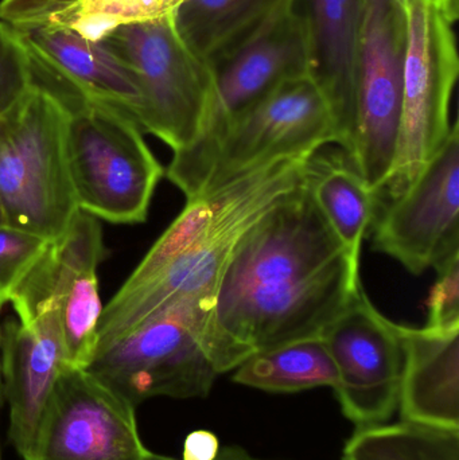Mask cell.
Masks as SVG:
<instances>
[{
    "label": "cell",
    "instance_id": "1",
    "mask_svg": "<svg viewBox=\"0 0 459 460\" xmlns=\"http://www.w3.org/2000/svg\"><path fill=\"white\" fill-rule=\"evenodd\" d=\"M361 284L360 261L329 228L304 183L237 243L216 292V321L251 357L321 337Z\"/></svg>",
    "mask_w": 459,
    "mask_h": 460
},
{
    "label": "cell",
    "instance_id": "2",
    "mask_svg": "<svg viewBox=\"0 0 459 460\" xmlns=\"http://www.w3.org/2000/svg\"><path fill=\"white\" fill-rule=\"evenodd\" d=\"M216 295L164 305L94 354L86 372L129 404L207 397L216 378L248 358L218 327Z\"/></svg>",
    "mask_w": 459,
    "mask_h": 460
},
{
    "label": "cell",
    "instance_id": "3",
    "mask_svg": "<svg viewBox=\"0 0 459 460\" xmlns=\"http://www.w3.org/2000/svg\"><path fill=\"white\" fill-rule=\"evenodd\" d=\"M66 126L64 102L37 81L0 116V204L7 226L54 240L80 210Z\"/></svg>",
    "mask_w": 459,
    "mask_h": 460
},
{
    "label": "cell",
    "instance_id": "4",
    "mask_svg": "<svg viewBox=\"0 0 459 460\" xmlns=\"http://www.w3.org/2000/svg\"><path fill=\"white\" fill-rule=\"evenodd\" d=\"M53 93L67 111V162L78 209L108 223H145L164 170L137 121L110 105Z\"/></svg>",
    "mask_w": 459,
    "mask_h": 460
},
{
    "label": "cell",
    "instance_id": "5",
    "mask_svg": "<svg viewBox=\"0 0 459 460\" xmlns=\"http://www.w3.org/2000/svg\"><path fill=\"white\" fill-rule=\"evenodd\" d=\"M213 70L215 85L199 137L174 153L166 172L186 199L201 193L213 153L232 123L283 81L309 73L299 0H286L259 32Z\"/></svg>",
    "mask_w": 459,
    "mask_h": 460
},
{
    "label": "cell",
    "instance_id": "6",
    "mask_svg": "<svg viewBox=\"0 0 459 460\" xmlns=\"http://www.w3.org/2000/svg\"><path fill=\"white\" fill-rule=\"evenodd\" d=\"M407 23L401 126L393 169L383 191L406 193L452 131L450 102L457 85L455 22L436 3L415 0Z\"/></svg>",
    "mask_w": 459,
    "mask_h": 460
},
{
    "label": "cell",
    "instance_id": "7",
    "mask_svg": "<svg viewBox=\"0 0 459 460\" xmlns=\"http://www.w3.org/2000/svg\"><path fill=\"white\" fill-rule=\"evenodd\" d=\"M100 42L137 78L142 102L140 129L166 143L172 153L199 137L215 85V70L181 40L172 13L127 24Z\"/></svg>",
    "mask_w": 459,
    "mask_h": 460
},
{
    "label": "cell",
    "instance_id": "8",
    "mask_svg": "<svg viewBox=\"0 0 459 460\" xmlns=\"http://www.w3.org/2000/svg\"><path fill=\"white\" fill-rule=\"evenodd\" d=\"M107 256L99 218L78 210L8 296L22 323L56 318L67 367L85 369L96 353L104 310L97 270Z\"/></svg>",
    "mask_w": 459,
    "mask_h": 460
},
{
    "label": "cell",
    "instance_id": "9",
    "mask_svg": "<svg viewBox=\"0 0 459 460\" xmlns=\"http://www.w3.org/2000/svg\"><path fill=\"white\" fill-rule=\"evenodd\" d=\"M407 23L395 0H366L358 35L355 113L348 155L369 188L382 193L401 126Z\"/></svg>",
    "mask_w": 459,
    "mask_h": 460
},
{
    "label": "cell",
    "instance_id": "10",
    "mask_svg": "<svg viewBox=\"0 0 459 460\" xmlns=\"http://www.w3.org/2000/svg\"><path fill=\"white\" fill-rule=\"evenodd\" d=\"M331 143H337L336 124L322 92L309 73L288 78L232 123L213 153L201 193L274 162L305 161Z\"/></svg>",
    "mask_w": 459,
    "mask_h": 460
},
{
    "label": "cell",
    "instance_id": "11",
    "mask_svg": "<svg viewBox=\"0 0 459 460\" xmlns=\"http://www.w3.org/2000/svg\"><path fill=\"white\" fill-rule=\"evenodd\" d=\"M321 337L337 372L333 391L357 429L384 424L399 408L403 346L398 323L385 318L363 284Z\"/></svg>",
    "mask_w": 459,
    "mask_h": 460
},
{
    "label": "cell",
    "instance_id": "12",
    "mask_svg": "<svg viewBox=\"0 0 459 460\" xmlns=\"http://www.w3.org/2000/svg\"><path fill=\"white\" fill-rule=\"evenodd\" d=\"M134 405L81 367L62 370L23 460H147Z\"/></svg>",
    "mask_w": 459,
    "mask_h": 460
},
{
    "label": "cell",
    "instance_id": "13",
    "mask_svg": "<svg viewBox=\"0 0 459 460\" xmlns=\"http://www.w3.org/2000/svg\"><path fill=\"white\" fill-rule=\"evenodd\" d=\"M372 228L375 251L412 275L459 254L458 121L411 188L379 210Z\"/></svg>",
    "mask_w": 459,
    "mask_h": 460
},
{
    "label": "cell",
    "instance_id": "14",
    "mask_svg": "<svg viewBox=\"0 0 459 460\" xmlns=\"http://www.w3.org/2000/svg\"><path fill=\"white\" fill-rule=\"evenodd\" d=\"M16 30L38 84L58 93L110 105L135 120L142 102L137 78L102 42L54 24Z\"/></svg>",
    "mask_w": 459,
    "mask_h": 460
},
{
    "label": "cell",
    "instance_id": "15",
    "mask_svg": "<svg viewBox=\"0 0 459 460\" xmlns=\"http://www.w3.org/2000/svg\"><path fill=\"white\" fill-rule=\"evenodd\" d=\"M58 323L43 315L30 323L7 319L0 332L3 397L10 407V439L29 454L57 381L66 367Z\"/></svg>",
    "mask_w": 459,
    "mask_h": 460
},
{
    "label": "cell",
    "instance_id": "16",
    "mask_svg": "<svg viewBox=\"0 0 459 460\" xmlns=\"http://www.w3.org/2000/svg\"><path fill=\"white\" fill-rule=\"evenodd\" d=\"M366 0H299L307 40V70L331 107L337 145L348 153L355 113L358 35Z\"/></svg>",
    "mask_w": 459,
    "mask_h": 460
},
{
    "label": "cell",
    "instance_id": "17",
    "mask_svg": "<svg viewBox=\"0 0 459 460\" xmlns=\"http://www.w3.org/2000/svg\"><path fill=\"white\" fill-rule=\"evenodd\" d=\"M403 346L402 420L459 429V326L398 324Z\"/></svg>",
    "mask_w": 459,
    "mask_h": 460
},
{
    "label": "cell",
    "instance_id": "18",
    "mask_svg": "<svg viewBox=\"0 0 459 460\" xmlns=\"http://www.w3.org/2000/svg\"><path fill=\"white\" fill-rule=\"evenodd\" d=\"M305 186L348 253L361 260L382 199L369 188L344 150L315 151L305 161Z\"/></svg>",
    "mask_w": 459,
    "mask_h": 460
},
{
    "label": "cell",
    "instance_id": "19",
    "mask_svg": "<svg viewBox=\"0 0 459 460\" xmlns=\"http://www.w3.org/2000/svg\"><path fill=\"white\" fill-rule=\"evenodd\" d=\"M286 0H182L172 13L181 40L215 67L247 43Z\"/></svg>",
    "mask_w": 459,
    "mask_h": 460
},
{
    "label": "cell",
    "instance_id": "20",
    "mask_svg": "<svg viewBox=\"0 0 459 460\" xmlns=\"http://www.w3.org/2000/svg\"><path fill=\"white\" fill-rule=\"evenodd\" d=\"M232 380L269 394H296L333 389L337 372L323 338L310 337L256 351L234 369Z\"/></svg>",
    "mask_w": 459,
    "mask_h": 460
},
{
    "label": "cell",
    "instance_id": "21",
    "mask_svg": "<svg viewBox=\"0 0 459 460\" xmlns=\"http://www.w3.org/2000/svg\"><path fill=\"white\" fill-rule=\"evenodd\" d=\"M344 460H459V429L402 420L363 427L344 447Z\"/></svg>",
    "mask_w": 459,
    "mask_h": 460
},
{
    "label": "cell",
    "instance_id": "22",
    "mask_svg": "<svg viewBox=\"0 0 459 460\" xmlns=\"http://www.w3.org/2000/svg\"><path fill=\"white\" fill-rule=\"evenodd\" d=\"M180 3L181 0H78L49 16L43 23L66 27L86 40L100 42L119 27L170 15Z\"/></svg>",
    "mask_w": 459,
    "mask_h": 460
},
{
    "label": "cell",
    "instance_id": "23",
    "mask_svg": "<svg viewBox=\"0 0 459 460\" xmlns=\"http://www.w3.org/2000/svg\"><path fill=\"white\" fill-rule=\"evenodd\" d=\"M35 83L31 59L15 27L0 21V116L5 115Z\"/></svg>",
    "mask_w": 459,
    "mask_h": 460
},
{
    "label": "cell",
    "instance_id": "24",
    "mask_svg": "<svg viewBox=\"0 0 459 460\" xmlns=\"http://www.w3.org/2000/svg\"><path fill=\"white\" fill-rule=\"evenodd\" d=\"M27 230L0 226V300L5 305L19 281L34 264L49 243Z\"/></svg>",
    "mask_w": 459,
    "mask_h": 460
},
{
    "label": "cell",
    "instance_id": "25",
    "mask_svg": "<svg viewBox=\"0 0 459 460\" xmlns=\"http://www.w3.org/2000/svg\"><path fill=\"white\" fill-rule=\"evenodd\" d=\"M438 278L428 299V327L459 326V254L437 268Z\"/></svg>",
    "mask_w": 459,
    "mask_h": 460
},
{
    "label": "cell",
    "instance_id": "26",
    "mask_svg": "<svg viewBox=\"0 0 459 460\" xmlns=\"http://www.w3.org/2000/svg\"><path fill=\"white\" fill-rule=\"evenodd\" d=\"M78 0H0V21L15 29L37 26Z\"/></svg>",
    "mask_w": 459,
    "mask_h": 460
},
{
    "label": "cell",
    "instance_id": "27",
    "mask_svg": "<svg viewBox=\"0 0 459 460\" xmlns=\"http://www.w3.org/2000/svg\"><path fill=\"white\" fill-rule=\"evenodd\" d=\"M220 453L217 435L207 429H196L186 437L181 460H216Z\"/></svg>",
    "mask_w": 459,
    "mask_h": 460
},
{
    "label": "cell",
    "instance_id": "28",
    "mask_svg": "<svg viewBox=\"0 0 459 460\" xmlns=\"http://www.w3.org/2000/svg\"><path fill=\"white\" fill-rule=\"evenodd\" d=\"M147 460H178L170 458V456H158V454L151 453ZM216 460H261L253 456L239 446H229V447L221 448L220 456Z\"/></svg>",
    "mask_w": 459,
    "mask_h": 460
},
{
    "label": "cell",
    "instance_id": "29",
    "mask_svg": "<svg viewBox=\"0 0 459 460\" xmlns=\"http://www.w3.org/2000/svg\"><path fill=\"white\" fill-rule=\"evenodd\" d=\"M399 7L406 10L412 2L415 0H395ZM428 2L436 3L437 5L442 8L453 21L457 22L459 13V0H428Z\"/></svg>",
    "mask_w": 459,
    "mask_h": 460
},
{
    "label": "cell",
    "instance_id": "30",
    "mask_svg": "<svg viewBox=\"0 0 459 460\" xmlns=\"http://www.w3.org/2000/svg\"><path fill=\"white\" fill-rule=\"evenodd\" d=\"M3 305H4L0 300V313H2ZM0 332H2V324H0ZM3 402H4V397H3L2 369H0V411H2ZM0 460H2V448H0Z\"/></svg>",
    "mask_w": 459,
    "mask_h": 460
},
{
    "label": "cell",
    "instance_id": "31",
    "mask_svg": "<svg viewBox=\"0 0 459 460\" xmlns=\"http://www.w3.org/2000/svg\"><path fill=\"white\" fill-rule=\"evenodd\" d=\"M3 224H5L4 213H3L2 204H0V226H3Z\"/></svg>",
    "mask_w": 459,
    "mask_h": 460
},
{
    "label": "cell",
    "instance_id": "32",
    "mask_svg": "<svg viewBox=\"0 0 459 460\" xmlns=\"http://www.w3.org/2000/svg\"><path fill=\"white\" fill-rule=\"evenodd\" d=\"M181 2H182V0H181Z\"/></svg>",
    "mask_w": 459,
    "mask_h": 460
}]
</instances>
